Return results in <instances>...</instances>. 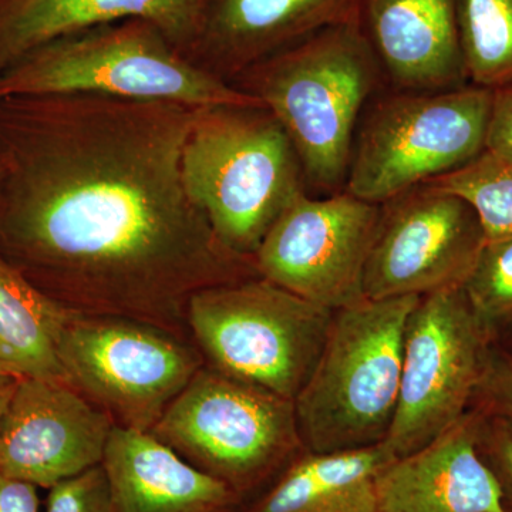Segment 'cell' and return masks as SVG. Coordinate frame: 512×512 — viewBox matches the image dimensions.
Returning a JSON list of instances; mask_svg holds the SVG:
<instances>
[{
  "mask_svg": "<svg viewBox=\"0 0 512 512\" xmlns=\"http://www.w3.org/2000/svg\"><path fill=\"white\" fill-rule=\"evenodd\" d=\"M197 111L89 94L0 99V256L70 311L191 339L194 293L259 276L185 188Z\"/></svg>",
  "mask_w": 512,
  "mask_h": 512,
  "instance_id": "6da1fadb",
  "label": "cell"
},
{
  "mask_svg": "<svg viewBox=\"0 0 512 512\" xmlns=\"http://www.w3.org/2000/svg\"><path fill=\"white\" fill-rule=\"evenodd\" d=\"M384 76L362 19L305 37L232 82L271 111L291 138L308 192L345 190L367 101Z\"/></svg>",
  "mask_w": 512,
  "mask_h": 512,
  "instance_id": "7a4b0ae2",
  "label": "cell"
},
{
  "mask_svg": "<svg viewBox=\"0 0 512 512\" xmlns=\"http://www.w3.org/2000/svg\"><path fill=\"white\" fill-rule=\"evenodd\" d=\"M183 106H258L255 97L198 69L156 23H101L37 47L0 74V99L72 96Z\"/></svg>",
  "mask_w": 512,
  "mask_h": 512,
  "instance_id": "3957f363",
  "label": "cell"
},
{
  "mask_svg": "<svg viewBox=\"0 0 512 512\" xmlns=\"http://www.w3.org/2000/svg\"><path fill=\"white\" fill-rule=\"evenodd\" d=\"M191 200L215 234L254 258L265 235L308 192L301 161L284 127L266 107H201L183 153Z\"/></svg>",
  "mask_w": 512,
  "mask_h": 512,
  "instance_id": "277c9868",
  "label": "cell"
},
{
  "mask_svg": "<svg viewBox=\"0 0 512 512\" xmlns=\"http://www.w3.org/2000/svg\"><path fill=\"white\" fill-rule=\"evenodd\" d=\"M419 299H365L333 313L318 362L293 400L305 450L383 443L399 402L404 328Z\"/></svg>",
  "mask_w": 512,
  "mask_h": 512,
  "instance_id": "5b68a950",
  "label": "cell"
},
{
  "mask_svg": "<svg viewBox=\"0 0 512 512\" xmlns=\"http://www.w3.org/2000/svg\"><path fill=\"white\" fill-rule=\"evenodd\" d=\"M333 313L256 276L194 293L187 326L205 365L293 402L318 362Z\"/></svg>",
  "mask_w": 512,
  "mask_h": 512,
  "instance_id": "8992f818",
  "label": "cell"
},
{
  "mask_svg": "<svg viewBox=\"0 0 512 512\" xmlns=\"http://www.w3.org/2000/svg\"><path fill=\"white\" fill-rule=\"evenodd\" d=\"M493 90L467 84L400 92L363 113L345 191L383 204L464 167L487 150Z\"/></svg>",
  "mask_w": 512,
  "mask_h": 512,
  "instance_id": "52a82bcc",
  "label": "cell"
},
{
  "mask_svg": "<svg viewBox=\"0 0 512 512\" xmlns=\"http://www.w3.org/2000/svg\"><path fill=\"white\" fill-rule=\"evenodd\" d=\"M150 433L241 497L305 450L292 400L207 365Z\"/></svg>",
  "mask_w": 512,
  "mask_h": 512,
  "instance_id": "ba28073f",
  "label": "cell"
},
{
  "mask_svg": "<svg viewBox=\"0 0 512 512\" xmlns=\"http://www.w3.org/2000/svg\"><path fill=\"white\" fill-rule=\"evenodd\" d=\"M57 356L64 382L114 426L150 433L205 365L192 339L154 323L69 311Z\"/></svg>",
  "mask_w": 512,
  "mask_h": 512,
  "instance_id": "9c48e42d",
  "label": "cell"
},
{
  "mask_svg": "<svg viewBox=\"0 0 512 512\" xmlns=\"http://www.w3.org/2000/svg\"><path fill=\"white\" fill-rule=\"evenodd\" d=\"M495 343L464 286L420 296L404 328L399 402L382 443L393 460L426 446L471 409Z\"/></svg>",
  "mask_w": 512,
  "mask_h": 512,
  "instance_id": "30bf717a",
  "label": "cell"
},
{
  "mask_svg": "<svg viewBox=\"0 0 512 512\" xmlns=\"http://www.w3.org/2000/svg\"><path fill=\"white\" fill-rule=\"evenodd\" d=\"M380 204L345 190L305 192L276 220L254 256L259 276L330 311L365 301L363 281Z\"/></svg>",
  "mask_w": 512,
  "mask_h": 512,
  "instance_id": "8fae6325",
  "label": "cell"
},
{
  "mask_svg": "<svg viewBox=\"0 0 512 512\" xmlns=\"http://www.w3.org/2000/svg\"><path fill=\"white\" fill-rule=\"evenodd\" d=\"M487 238L474 208L420 185L380 204L365 269L366 299L424 296L464 286Z\"/></svg>",
  "mask_w": 512,
  "mask_h": 512,
  "instance_id": "7c38bea8",
  "label": "cell"
},
{
  "mask_svg": "<svg viewBox=\"0 0 512 512\" xmlns=\"http://www.w3.org/2000/svg\"><path fill=\"white\" fill-rule=\"evenodd\" d=\"M114 427L69 384L22 377L0 423V471L50 490L100 466Z\"/></svg>",
  "mask_w": 512,
  "mask_h": 512,
  "instance_id": "4fadbf2b",
  "label": "cell"
},
{
  "mask_svg": "<svg viewBox=\"0 0 512 512\" xmlns=\"http://www.w3.org/2000/svg\"><path fill=\"white\" fill-rule=\"evenodd\" d=\"M362 0H202L184 56L232 84L266 57L360 16Z\"/></svg>",
  "mask_w": 512,
  "mask_h": 512,
  "instance_id": "5bb4252c",
  "label": "cell"
},
{
  "mask_svg": "<svg viewBox=\"0 0 512 512\" xmlns=\"http://www.w3.org/2000/svg\"><path fill=\"white\" fill-rule=\"evenodd\" d=\"M480 410H470L426 446L394 458L376 476L380 512H511L478 450Z\"/></svg>",
  "mask_w": 512,
  "mask_h": 512,
  "instance_id": "9a60e30c",
  "label": "cell"
},
{
  "mask_svg": "<svg viewBox=\"0 0 512 512\" xmlns=\"http://www.w3.org/2000/svg\"><path fill=\"white\" fill-rule=\"evenodd\" d=\"M360 19L384 76L400 92L467 86L457 0H362Z\"/></svg>",
  "mask_w": 512,
  "mask_h": 512,
  "instance_id": "2e32d148",
  "label": "cell"
},
{
  "mask_svg": "<svg viewBox=\"0 0 512 512\" xmlns=\"http://www.w3.org/2000/svg\"><path fill=\"white\" fill-rule=\"evenodd\" d=\"M101 467L116 512H234L242 500L147 431L114 427Z\"/></svg>",
  "mask_w": 512,
  "mask_h": 512,
  "instance_id": "e0dca14e",
  "label": "cell"
},
{
  "mask_svg": "<svg viewBox=\"0 0 512 512\" xmlns=\"http://www.w3.org/2000/svg\"><path fill=\"white\" fill-rule=\"evenodd\" d=\"M202 0H0V74L37 47L116 20L156 23L181 53L190 45Z\"/></svg>",
  "mask_w": 512,
  "mask_h": 512,
  "instance_id": "ac0fdd59",
  "label": "cell"
},
{
  "mask_svg": "<svg viewBox=\"0 0 512 512\" xmlns=\"http://www.w3.org/2000/svg\"><path fill=\"white\" fill-rule=\"evenodd\" d=\"M392 460L382 444L339 453L303 450L247 512H380L376 476Z\"/></svg>",
  "mask_w": 512,
  "mask_h": 512,
  "instance_id": "d6986e66",
  "label": "cell"
},
{
  "mask_svg": "<svg viewBox=\"0 0 512 512\" xmlns=\"http://www.w3.org/2000/svg\"><path fill=\"white\" fill-rule=\"evenodd\" d=\"M69 311L0 256V365L66 383L57 345Z\"/></svg>",
  "mask_w": 512,
  "mask_h": 512,
  "instance_id": "ffe728a7",
  "label": "cell"
},
{
  "mask_svg": "<svg viewBox=\"0 0 512 512\" xmlns=\"http://www.w3.org/2000/svg\"><path fill=\"white\" fill-rule=\"evenodd\" d=\"M468 83L497 90L512 83V0H457Z\"/></svg>",
  "mask_w": 512,
  "mask_h": 512,
  "instance_id": "44dd1931",
  "label": "cell"
},
{
  "mask_svg": "<svg viewBox=\"0 0 512 512\" xmlns=\"http://www.w3.org/2000/svg\"><path fill=\"white\" fill-rule=\"evenodd\" d=\"M424 185L466 200L477 212L487 241L512 234V160L485 150L471 163Z\"/></svg>",
  "mask_w": 512,
  "mask_h": 512,
  "instance_id": "7402d4cb",
  "label": "cell"
},
{
  "mask_svg": "<svg viewBox=\"0 0 512 512\" xmlns=\"http://www.w3.org/2000/svg\"><path fill=\"white\" fill-rule=\"evenodd\" d=\"M464 291L495 339L512 329V234L485 242Z\"/></svg>",
  "mask_w": 512,
  "mask_h": 512,
  "instance_id": "603a6c76",
  "label": "cell"
},
{
  "mask_svg": "<svg viewBox=\"0 0 512 512\" xmlns=\"http://www.w3.org/2000/svg\"><path fill=\"white\" fill-rule=\"evenodd\" d=\"M45 512H116L101 464L50 488Z\"/></svg>",
  "mask_w": 512,
  "mask_h": 512,
  "instance_id": "cb8c5ba5",
  "label": "cell"
},
{
  "mask_svg": "<svg viewBox=\"0 0 512 512\" xmlns=\"http://www.w3.org/2000/svg\"><path fill=\"white\" fill-rule=\"evenodd\" d=\"M478 450L493 471L512 512V419L481 412Z\"/></svg>",
  "mask_w": 512,
  "mask_h": 512,
  "instance_id": "d4e9b609",
  "label": "cell"
},
{
  "mask_svg": "<svg viewBox=\"0 0 512 512\" xmlns=\"http://www.w3.org/2000/svg\"><path fill=\"white\" fill-rule=\"evenodd\" d=\"M471 407L484 414L512 419V353L498 348L497 343L485 363Z\"/></svg>",
  "mask_w": 512,
  "mask_h": 512,
  "instance_id": "484cf974",
  "label": "cell"
},
{
  "mask_svg": "<svg viewBox=\"0 0 512 512\" xmlns=\"http://www.w3.org/2000/svg\"><path fill=\"white\" fill-rule=\"evenodd\" d=\"M487 150L512 160V83L493 90Z\"/></svg>",
  "mask_w": 512,
  "mask_h": 512,
  "instance_id": "4316f807",
  "label": "cell"
},
{
  "mask_svg": "<svg viewBox=\"0 0 512 512\" xmlns=\"http://www.w3.org/2000/svg\"><path fill=\"white\" fill-rule=\"evenodd\" d=\"M0 512H39L36 485L0 471Z\"/></svg>",
  "mask_w": 512,
  "mask_h": 512,
  "instance_id": "83f0119b",
  "label": "cell"
},
{
  "mask_svg": "<svg viewBox=\"0 0 512 512\" xmlns=\"http://www.w3.org/2000/svg\"><path fill=\"white\" fill-rule=\"evenodd\" d=\"M20 379L22 377L12 375V373H0V423H2L3 416H5L6 409H8Z\"/></svg>",
  "mask_w": 512,
  "mask_h": 512,
  "instance_id": "f1b7e54d",
  "label": "cell"
},
{
  "mask_svg": "<svg viewBox=\"0 0 512 512\" xmlns=\"http://www.w3.org/2000/svg\"><path fill=\"white\" fill-rule=\"evenodd\" d=\"M0 373H12L9 369H6L5 366L0 365ZM12 375H15V373H12ZM18 376V375H16Z\"/></svg>",
  "mask_w": 512,
  "mask_h": 512,
  "instance_id": "f546056e",
  "label": "cell"
},
{
  "mask_svg": "<svg viewBox=\"0 0 512 512\" xmlns=\"http://www.w3.org/2000/svg\"><path fill=\"white\" fill-rule=\"evenodd\" d=\"M2 178H3V167H2V163H0V183H2Z\"/></svg>",
  "mask_w": 512,
  "mask_h": 512,
  "instance_id": "4dcf8cb0",
  "label": "cell"
}]
</instances>
